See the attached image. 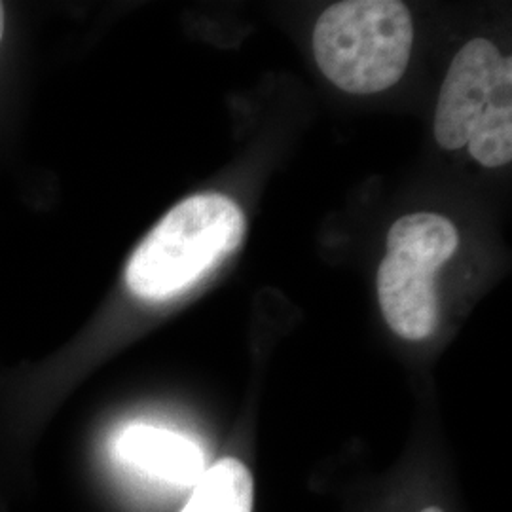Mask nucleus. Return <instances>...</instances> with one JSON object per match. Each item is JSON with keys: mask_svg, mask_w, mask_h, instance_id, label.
<instances>
[{"mask_svg": "<svg viewBox=\"0 0 512 512\" xmlns=\"http://www.w3.org/2000/svg\"><path fill=\"white\" fill-rule=\"evenodd\" d=\"M243 236L238 203L222 194L192 196L175 205L131 255L128 289L152 302L183 293L232 255Z\"/></svg>", "mask_w": 512, "mask_h": 512, "instance_id": "obj_1", "label": "nucleus"}, {"mask_svg": "<svg viewBox=\"0 0 512 512\" xmlns=\"http://www.w3.org/2000/svg\"><path fill=\"white\" fill-rule=\"evenodd\" d=\"M414 23L397 0H346L323 12L313 31L319 69L348 93L384 92L403 78Z\"/></svg>", "mask_w": 512, "mask_h": 512, "instance_id": "obj_2", "label": "nucleus"}, {"mask_svg": "<svg viewBox=\"0 0 512 512\" xmlns=\"http://www.w3.org/2000/svg\"><path fill=\"white\" fill-rule=\"evenodd\" d=\"M458 245L456 226L433 213L406 215L391 226L378 270V298L387 325L404 340L433 334L439 315L435 274Z\"/></svg>", "mask_w": 512, "mask_h": 512, "instance_id": "obj_3", "label": "nucleus"}, {"mask_svg": "<svg viewBox=\"0 0 512 512\" xmlns=\"http://www.w3.org/2000/svg\"><path fill=\"white\" fill-rule=\"evenodd\" d=\"M503 55L486 38H473L454 57L440 88L435 137L446 150L465 147L488 109Z\"/></svg>", "mask_w": 512, "mask_h": 512, "instance_id": "obj_4", "label": "nucleus"}, {"mask_svg": "<svg viewBox=\"0 0 512 512\" xmlns=\"http://www.w3.org/2000/svg\"><path fill=\"white\" fill-rule=\"evenodd\" d=\"M116 456L129 467L173 486H194L203 475L202 450L179 433L145 423L128 427L116 440Z\"/></svg>", "mask_w": 512, "mask_h": 512, "instance_id": "obj_5", "label": "nucleus"}, {"mask_svg": "<svg viewBox=\"0 0 512 512\" xmlns=\"http://www.w3.org/2000/svg\"><path fill=\"white\" fill-rule=\"evenodd\" d=\"M471 156L484 167H501L512 158V59L503 57L495 76L488 109L467 143Z\"/></svg>", "mask_w": 512, "mask_h": 512, "instance_id": "obj_6", "label": "nucleus"}, {"mask_svg": "<svg viewBox=\"0 0 512 512\" xmlns=\"http://www.w3.org/2000/svg\"><path fill=\"white\" fill-rule=\"evenodd\" d=\"M255 482L243 461L224 458L203 471L181 512H253Z\"/></svg>", "mask_w": 512, "mask_h": 512, "instance_id": "obj_7", "label": "nucleus"}, {"mask_svg": "<svg viewBox=\"0 0 512 512\" xmlns=\"http://www.w3.org/2000/svg\"><path fill=\"white\" fill-rule=\"evenodd\" d=\"M2 35H4V6L0 4V40H2Z\"/></svg>", "mask_w": 512, "mask_h": 512, "instance_id": "obj_8", "label": "nucleus"}, {"mask_svg": "<svg viewBox=\"0 0 512 512\" xmlns=\"http://www.w3.org/2000/svg\"><path fill=\"white\" fill-rule=\"evenodd\" d=\"M421 512H444L442 509H437V507H429V509H425V511Z\"/></svg>", "mask_w": 512, "mask_h": 512, "instance_id": "obj_9", "label": "nucleus"}]
</instances>
